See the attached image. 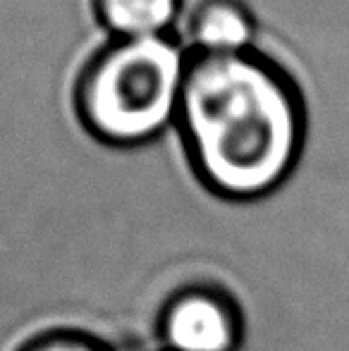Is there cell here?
Here are the masks:
<instances>
[{"label": "cell", "mask_w": 349, "mask_h": 351, "mask_svg": "<svg viewBox=\"0 0 349 351\" xmlns=\"http://www.w3.org/2000/svg\"><path fill=\"white\" fill-rule=\"evenodd\" d=\"M189 51L244 53L256 48L258 17L247 0H199L186 19Z\"/></svg>", "instance_id": "277c9868"}, {"label": "cell", "mask_w": 349, "mask_h": 351, "mask_svg": "<svg viewBox=\"0 0 349 351\" xmlns=\"http://www.w3.org/2000/svg\"><path fill=\"white\" fill-rule=\"evenodd\" d=\"M146 351H160V349H154V347H151V349H146Z\"/></svg>", "instance_id": "52a82bcc"}, {"label": "cell", "mask_w": 349, "mask_h": 351, "mask_svg": "<svg viewBox=\"0 0 349 351\" xmlns=\"http://www.w3.org/2000/svg\"><path fill=\"white\" fill-rule=\"evenodd\" d=\"M108 38L175 36L184 0H88Z\"/></svg>", "instance_id": "5b68a950"}, {"label": "cell", "mask_w": 349, "mask_h": 351, "mask_svg": "<svg viewBox=\"0 0 349 351\" xmlns=\"http://www.w3.org/2000/svg\"><path fill=\"white\" fill-rule=\"evenodd\" d=\"M189 46L175 36L108 38L82 62L72 110L93 141L134 151L175 130Z\"/></svg>", "instance_id": "7a4b0ae2"}, {"label": "cell", "mask_w": 349, "mask_h": 351, "mask_svg": "<svg viewBox=\"0 0 349 351\" xmlns=\"http://www.w3.org/2000/svg\"><path fill=\"white\" fill-rule=\"evenodd\" d=\"M10 351H146L120 349L112 339L77 323L38 325L32 332L22 335Z\"/></svg>", "instance_id": "8992f818"}, {"label": "cell", "mask_w": 349, "mask_h": 351, "mask_svg": "<svg viewBox=\"0 0 349 351\" xmlns=\"http://www.w3.org/2000/svg\"><path fill=\"white\" fill-rule=\"evenodd\" d=\"M175 132L201 189L244 206L292 180L309 139V106L297 77L258 48L189 51Z\"/></svg>", "instance_id": "6da1fadb"}, {"label": "cell", "mask_w": 349, "mask_h": 351, "mask_svg": "<svg viewBox=\"0 0 349 351\" xmlns=\"http://www.w3.org/2000/svg\"><path fill=\"white\" fill-rule=\"evenodd\" d=\"M247 311L232 285L215 275L168 287L151 320V347L160 351H242Z\"/></svg>", "instance_id": "3957f363"}]
</instances>
